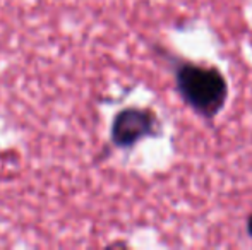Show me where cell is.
<instances>
[{
	"mask_svg": "<svg viewBox=\"0 0 252 250\" xmlns=\"http://www.w3.org/2000/svg\"><path fill=\"white\" fill-rule=\"evenodd\" d=\"M175 87L182 100L204 118H215L223 110L228 86L215 67L182 62L175 69Z\"/></svg>",
	"mask_w": 252,
	"mask_h": 250,
	"instance_id": "cell-1",
	"label": "cell"
},
{
	"mask_svg": "<svg viewBox=\"0 0 252 250\" xmlns=\"http://www.w3.org/2000/svg\"><path fill=\"white\" fill-rule=\"evenodd\" d=\"M158 118L146 108H126L119 111L112 124V140L119 147H132L144 137L155 136Z\"/></svg>",
	"mask_w": 252,
	"mask_h": 250,
	"instance_id": "cell-2",
	"label": "cell"
},
{
	"mask_svg": "<svg viewBox=\"0 0 252 250\" xmlns=\"http://www.w3.org/2000/svg\"><path fill=\"white\" fill-rule=\"evenodd\" d=\"M247 233H249V237L252 238V214L249 216V220H247Z\"/></svg>",
	"mask_w": 252,
	"mask_h": 250,
	"instance_id": "cell-3",
	"label": "cell"
}]
</instances>
